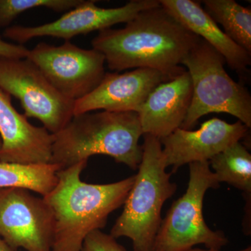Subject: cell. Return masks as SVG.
<instances>
[{"label":"cell","instance_id":"obj_15","mask_svg":"<svg viewBox=\"0 0 251 251\" xmlns=\"http://www.w3.org/2000/svg\"><path fill=\"white\" fill-rule=\"evenodd\" d=\"M160 4L186 29L201 38L222 55L225 62L242 80L248 78L251 54L226 35L204 11L201 3L193 0H159Z\"/></svg>","mask_w":251,"mask_h":251},{"label":"cell","instance_id":"obj_6","mask_svg":"<svg viewBox=\"0 0 251 251\" xmlns=\"http://www.w3.org/2000/svg\"><path fill=\"white\" fill-rule=\"evenodd\" d=\"M186 192L170 208L156 234L151 251H188L203 244L207 249L221 251L228 244L222 231L208 227L203 216V201L208 189L220 183L209 168V162L190 163Z\"/></svg>","mask_w":251,"mask_h":251},{"label":"cell","instance_id":"obj_7","mask_svg":"<svg viewBox=\"0 0 251 251\" xmlns=\"http://www.w3.org/2000/svg\"><path fill=\"white\" fill-rule=\"evenodd\" d=\"M0 87L20 100L25 116L39 120L51 134L62 130L74 116L75 101L56 90L27 58L0 56Z\"/></svg>","mask_w":251,"mask_h":251},{"label":"cell","instance_id":"obj_20","mask_svg":"<svg viewBox=\"0 0 251 251\" xmlns=\"http://www.w3.org/2000/svg\"><path fill=\"white\" fill-rule=\"evenodd\" d=\"M80 251H128L117 239L101 230H96L85 238Z\"/></svg>","mask_w":251,"mask_h":251},{"label":"cell","instance_id":"obj_3","mask_svg":"<svg viewBox=\"0 0 251 251\" xmlns=\"http://www.w3.org/2000/svg\"><path fill=\"white\" fill-rule=\"evenodd\" d=\"M143 135L137 112L102 111L74 115L62 130L52 134L50 163L62 169L94 155H106L137 170L141 163Z\"/></svg>","mask_w":251,"mask_h":251},{"label":"cell","instance_id":"obj_19","mask_svg":"<svg viewBox=\"0 0 251 251\" xmlns=\"http://www.w3.org/2000/svg\"><path fill=\"white\" fill-rule=\"evenodd\" d=\"M82 0H0V27H9L11 23L27 10L44 7L57 12L70 11Z\"/></svg>","mask_w":251,"mask_h":251},{"label":"cell","instance_id":"obj_17","mask_svg":"<svg viewBox=\"0 0 251 251\" xmlns=\"http://www.w3.org/2000/svg\"><path fill=\"white\" fill-rule=\"evenodd\" d=\"M203 9L226 35L251 54V9L234 0H204Z\"/></svg>","mask_w":251,"mask_h":251},{"label":"cell","instance_id":"obj_13","mask_svg":"<svg viewBox=\"0 0 251 251\" xmlns=\"http://www.w3.org/2000/svg\"><path fill=\"white\" fill-rule=\"evenodd\" d=\"M0 162L23 165L50 163L52 134L19 113L11 96L0 87Z\"/></svg>","mask_w":251,"mask_h":251},{"label":"cell","instance_id":"obj_8","mask_svg":"<svg viewBox=\"0 0 251 251\" xmlns=\"http://www.w3.org/2000/svg\"><path fill=\"white\" fill-rule=\"evenodd\" d=\"M26 58L39 68L56 90L74 101L92 92L105 74L101 52L81 49L69 41L59 46L40 43L29 50Z\"/></svg>","mask_w":251,"mask_h":251},{"label":"cell","instance_id":"obj_4","mask_svg":"<svg viewBox=\"0 0 251 251\" xmlns=\"http://www.w3.org/2000/svg\"><path fill=\"white\" fill-rule=\"evenodd\" d=\"M141 163L123 211L110 230L115 239L127 237L133 251H151L162 218L163 204L177 189L167 173L163 146L158 138L145 134Z\"/></svg>","mask_w":251,"mask_h":251},{"label":"cell","instance_id":"obj_11","mask_svg":"<svg viewBox=\"0 0 251 251\" xmlns=\"http://www.w3.org/2000/svg\"><path fill=\"white\" fill-rule=\"evenodd\" d=\"M249 127L239 121L229 124L221 119H210L196 130L176 128L160 140L167 168L173 173L180 167L196 162L209 161L232 144L249 134Z\"/></svg>","mask_w":251,"mask_h":251},{"label":"cell","instance_id":"obj_9","mask_svg":"<svg viewBox=\"0 0 251 251\" xmlns=\"http://www.w3.org/2000/svg\"><path fill=\"white\" fill-rule=\"evenodd\" d=\"M0 237L16 250L52 251V209L25 188H0Z\"/></svg>","mask_w":251,"mask_h":251},{"label":"cell","instance_id":"obj_22","mask_svg":"<svg viewBox=\"0 0 251 251\" xmlns=\"http://www.w3.org/2000/svg\"><path fill=\"white\" fill-rule=\"evenodd\" d=\"M0 251H20L19 250H16L10 247L9 244H6V242L0 237Z\"/></svg>","mask_w":251,"mask_h":251},{"label":"cell","instance_id":"obj_23","mask_svg":"<svg viewBox=\"0 0 251 251\" xmlns=\"http://www.w3.org/2000/svg\"><path fill=\"white\" fill-rule=\"evenodd\" d=\"M188 251H217V250H214V249H191V250Z\"/></svg>","mask_w":251,"mask_h":251},{"label":"cell","instance_id":"obj_5","mask_svg":"<svg viewBox=\"0 0 251 251\" xmlns=\"http://www.w3.org/2000/svg\"><path fill=\"white\" fill-rule=\"evenodd\" d=\"M225 59L200 38L182 62L192 82L191 105L180 128L191 130L209 113L229 114L251 127V95L242 82L232 78L224 68Z\"/></svg>","mask_w":251,"mask_h":251},{"label":"cell","instance_id":"obj_1","mask_svg":"<svg viewBox=\"0 0 251 251\" xmlns=\"http://www.w3.org/2000/svg\"><path fill=\"white\" fill-rule=\"evenodd\" d=\"M126 24L99 31L92 41V49L103 54L112 71L153 69L171 80L185 71L183 60L200 39L161 5Z\"/></svg>","mask_w":251,"mask_h":251},{"label":"cell","instance_id":"obj_10","mask_svg":"<svg viewBox=\"0 0 251 251\" xmlns=\"http://www.w3.org/2000/svg\"><path fill=\"white\" fill-rule=\"evenodd\" d=\"M96 2L82 0L78 6L53 22L34 27L11 26L6 28L4 36L19 45L42 36L69 41L81 34L110 29L118 23H127L141 11L161 5L159 0H132L120 7L105 9L97 6Z\"/></svg>","mask_w":251,"mask_h":251},{"label":"cell","instance_id":"obj_16","mask_svg":"<svg viewBox=\"0 0 251 251\" xmlns=\"http://www.w3.org/2000/svg\"><path fill=\"white\" fill-rule=\"evenodd\" d=\"M61 169L59 165L50 163L23 165L0 162V188H25L44 197L57 184V173Z\"/></svg>","mask_w":251,"mask_h":251},{"label":"cell","instance_id":"obj_18","mask_svg":"<svg viewBox=\"0 0 251 251\" xmlns=\"http://www.w3.org/2000/svg\"><path fill=\"white\" fill-rule=\"evenodd\" d=\"M209 162L219 183L244 191L247 201H251V155L241 142L232 144Z\"/></svg>","mask_w":251,"mask_h":251},{"label":"cell","instance_id":"obj_14","mask_svg":"<svg viewBox=\"0 0 251 251\" xmlns=\"http://www.w3.org/2000/svg\"><path fill=\"white\" fill-rule=\"evenodd\" d=\"M192 95V82L186 70L157 86L137 112L143 135L161 140L180 128L189 110Z\"/></svg>","mask_w":251,"mask_h":251},{"label":"cell","instance_id":"obj_12","mask_svg":"<svg viewBox=\"0 0 251 251\" xmlns=\"http://www.w3.org/2000/svg\"><path fill=\"white\" fill-rule=\"evenodd\" d=\"M168 80L161 72L143 68L124 74L105 73L92 92L75 100L74 115L97 110L138 112L157 86Z\"/></svg>","mask_w":251,"mask_h":251},{"label":"cell","instance_id":"obj_21","mask_svg":"<svg viewBox=\"0 0 251 251\" xmlns=\"http://www.w3.org/2000/svg\"><path fill=\"white\" fill-rule=\"evenodd\" d=\"M29 50L24 46L6 42L0 37V56L10 58H26Z\"/></svg>","mask_w":251,"mask_h":251},{"label":"cell","instance_id":"obj_24","mask_svg":"<svg viewBox=\"0 0 251 251\" xmlns=\"http://www.w3.org/2000/svg\"><path fill=\"white\" fill-rule=\"evenodd\" d=\"M1 138H0V150H1Z\"/></svg>","mask_w":251,"mask_h":251},{"label":"cell","instance_id":"obj_2","mask_svg":"<svg viewBox=\"0 0 251 251\" xmlns=\"http://www.w3.org/2000/svg\"><path fill=\"white\" fill-rule=\"evenodd\" d=\"M87 161L57 172V183L44 196L54 215L52 251H80L85 238L105 227L108 216L124 205L135 175L107 184H87L80 175Z\"/></svg>","mask_w":251,"mask_h":251}]
</instances>
